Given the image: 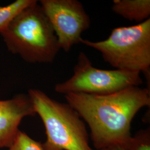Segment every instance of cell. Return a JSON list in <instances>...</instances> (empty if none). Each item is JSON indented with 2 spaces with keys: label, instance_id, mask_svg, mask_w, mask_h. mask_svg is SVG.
<instances>
[{
  "label": "cell",
  "instance_id": "obj_10",
  "mask_svg": "<svg viewBox=\"0 0 150 150\" xmlns=\"http://www.w3.org/2000/svg\"><path fill=\"white\" fill-rule=\"evenodd\" d=\"M8 149V150H44L42 143L32 139L20 130Z\"/></svg>",
  "mask_w": 150,
  "mask_h": 150
},
{
  "label": "cell",
  "instance_id": "obj_9",
  "mask_svg": "<svg viewBox=\"0 0 150 150\" xmlns=\"http://www.w3.org/2000/svg\"><path fill=\"white\" fill-rule=\"evenodd\" d=\"M35 0H17L5 6H0V31L5 27L15 16Z\"/></svg>",
  "mask_w": 150,
  "mask_h": 150
},
{
  "label": "cell",
  "instance_id": "obj_12",
  "mask_svg": "<svg viewBox=\"0 0 150 150\" xmlns=\"http://www.w3.org/2000/svg\"><path fill=\"white\" fill-rule=\"evenodd\" d=\"M100 150H127L126 144L125 145H115L110 146Z\"/></svg>",
  "mask_w": 150,
  "mask_h": 150
},
{
  "label": "cell",
  "instance_id": "obj_2",
  "mask_svg": "<svg viewBox=\"0 0 150 150\" xmlns=\"http://www.w3.org/2000/svg\"><path fill=\"white\" fill-rule=\"evenodd\" d=\"M0 35L10 52L29 63H52L60 50L54 29L36 0L2 29Z\"/></svg>",
  "mask_w": 150,
  "mask_h": 150
},
{
  "label": "cell",
  "instance_id": "obj_3",
  "mask_svg": "<svg viewBox=\"0 0 150 150\" xmlns=\"http://www.w3.org/2000/svg\"><path fill=\"white\" fill-rule=\"evenodd\" d=\"M28 95L46 130L43 150H96L90 146L83 120L68 103L54 100L38 89H30Z\"/></svg>",
  "mask_w": 150,
  "mask_h": 150
},
{
  "label": "cell",
  "instance_id": "obj_6",
  "mask_svg": "<svg viewBox=\"0 0 150 150\" xmlns=\"http://www.w3.org/2000/svg\"><path fill=\"white\" fill-rule=\"evenodd\" d=\"M40 6L57 38L60 49L68 52L80 43L91 25L82 4L77 0H41Z\"/></svg>",
  "mask_w": 150,
  "mask_h": 150
},
{
  "label": "cell",
  "instance_id": "obj_1",
  "mask_svg": "<svg viewBox=\"0 0 150 150\" xmlns=\"http://www.w3.org/2000/svg\"><path fill=\"white\" fill-rule=\"evenodd\" d=\"M64 97L89 126L96 150L126 144L132 137L133 118L142 108L150 106V89L139 86L108 95L69 93Z\"/></svg>",
  "mask_w": 150,
  "mask_h": 150
},
{
  "label": "cell",
  "instance_id": "obj_11",
  "mask_svg": "<svg viewBox=\"0 0 150 150\" xmlns=\"http://www.w3.org/2000/svg\"><path fill=\"white\" fill-rule=\"evenodd\" d=\"M127 150H150V127L138 131L126 144Z\"/></svg>",
  "mask_w": 150,
  "mask_h": 150
},
{
  "label": "cell",
  "instance_id": "obj_4",
  "mask_svg": "<svg viewBox=\"0 0 150 150\" xmlns=\"http://www.w3.org/2000/svg\"><path fill=\"white\" fill-rule=\"evenodd\" d=\"M80 43L98 51L105 62L117 70L150 72V18L137 25L113 28L107 39Z\"/></svg>",
  "mask_w": 150,
  "mask_h": 150
},
{
  "label": "cell",
  "instance_id": "obj_7",
  "mask_svg": "<svg viewBox=\"0 0 150 150\" xmlns=\"http://www.w3.org/2000/svg\"><path fill=\"white\" fill-rule=\"evenodd\" d=\"M36 114L28 95L18 94L10 100H0V148H9L20 131L22 120Z\"/></svg>",
  "mask_w": 150,
  "mask_h": 150
},
{
  "label": "cell",
  "instance_id": "obj_5",
  "mask_svg": "<svg viewBox=\"0 0 150 150\" xmlns=\"http://www.w3.org/2000/svg\"><path fill=\"white\" fill-rule=\"evenodd\" d=\"M139 72L124 70H102L93 66L90 59L80 52L74 69V75L58 83L54 90L59 93H85L104 95L143 83Z\"/></svg>",
  "mask_w": 150,
  "mask_h": 150
},
{
  "label": "cell",
  "instance_id": "obj_8",
  "mask_svg": "<svg viewBox=\"0 0 150 150\" xmlns=\"http://www.w3.org/2000/svg\"><path fill=\"white\" fill-rule=\"evenodd\" d=\"M113 12L131 21L141 23L150 18V0H113Z\"/></svg>",
  "mask_w": 150,
  "mask_h": 150
}]
</instances>
